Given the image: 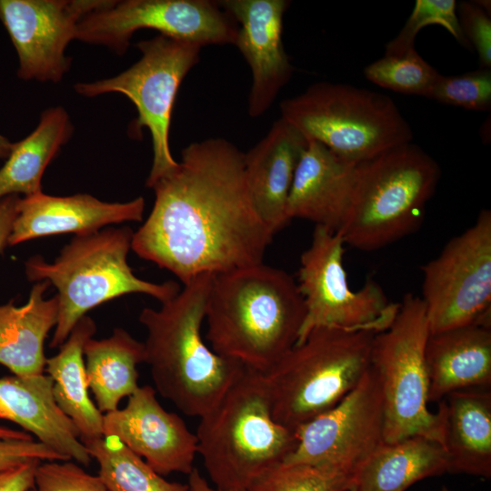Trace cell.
<instances>
[{
	"label": "cell",
	"instance_id": "6da1fadb",
	"mask_svg": "<svg viewBox=\"0 0 491 491\" xmlns=\"http://www.w3.org/2000/svg\"><path fill=\"white\" fill-rule=\"evenodd\" d=\"M149 188L155 203L131 249L184 285L263 263L274 235L256 212L244 153L224 138L193 142L175 168Z\"/></svg>",
	"mask_w": 491,
	"mask_h": 491
},
{
	"label": "cell",
	"instance_id": "f1b7e54d",
	"mask_svg": "<svg viewBox=\"0 0 491 491\" xmlns=\"http://www.w3.org/2000/svg\"><path fill=\"white\" fill-rule=\"evenodd\" d=\"M98 476L108 491H190L188 485L170 482L115 436L82 439Z\"/></svg>",
	"mask_w": 491,
	"mask_h": 491
},
{
	"label": "cell",
	"instance_id": "ba28073f",
	"mask_svg": "<svg viewBox=\"0 0 491 491\" xmlns=\"http://www.w3.org/2000/svg\"><path fill=\"white\" fill-rule=\"evenodd\" d=\"M280 112L308 140L353 165L413 139L408 122L389 96L346 84H313L283 100Z\"/></svg>",
	"mask_w": 491,
	"mask_h": 491
},
{
	"label": "cell",
	"instance_id": "ab89813d",
	"mask_svg": "<svg viewBox=\"0 0 491 491\" xmlns=\"http://www.w3.org/2000/svg\"><path fill=\"white\" fill-rule=\"evenodd\" d=\"M0 439L33 440V436L23 431L0 426Z\"/></svg>",
	"mask_w": 491,
	"mask_h": 491
},
{
	"label": "cell",
	"instance_id": "9a60e30c",
	"mask_svg": "<svg viewBox=\"0 0 491 491\" xmlns=\"http://www.w3.org/2000/svg\"><path fill=\"white\" fill-rule=\"evenodd\" d=\"M101 0H0V21L18 58L23 80L59 83L69 71L65 49L79 20Z\"/></svg>",
	"mask_w": 491,
	"mask_h": 491
},
{
	"label": "cell",
	"instance_id": "e0dca14e",
	"mask_svg": "<svg viewBox=\"0 0 491 491\" xmlns=\"http://www.w3.org/2000/svg\"><path fill=\"white\" fill-rule=\"evenodd\" d=\"M218 3L238 25L234 45L252 73L248 114L251 117L261 116L271 107L294 72L282 38L284 14L290 2L222 0Z\"/></svg>",
	"mask_w": 491,
	"mask_h": 491
},
{
	"label": "cell",
	"instance_id": "4fadbf2b",
	"mask_svg": "<svg viewBox=\"0 0 491 491\" xmlns=\"http://www.w3.org/2000/svg\"><path fill=\"white\" fill-rule=\"evenodd\" d=\"M140 29L203 47L234 45L238 25L218 1L101 0L79 20L75 40L104 45L122 55Z\"/></svg>",
	"mask_w": 491,
	"mask_h": 491
},
{
	"label": "cell",
	"instance_id": "44dd1931",
	"mask_svg": "<svg viewBox=\"0 0 491 491\" xmlns=\"http://www.w3.org/2000/svg\"><path fill=\"white\" fill-rule=\"evenodd\" d=\"M48 375L0 377V419L9 420L65 457L88 466L92 457L72 420L58 407Z\"/></svg>",
	"mask_w": 491,
	"mask_h": 491
},
{
	"label": "cell",
	"instance_id": "603a6c76",
	"mask_svg": "<svg viewBox=\"0 0 491 491\" xmlns=\"http://www.w3.org/2000/svg\"><path fill=\"white\" fill-rule=\"evenodd\" d=\"M448 472L490 478L491 391L472 388L450 393L438 402Z\"/></svg>",
	"mask_w": 491,
	"mask_h": 491
},
{
	"label": "cell",
	"instance_id": "9c48e42d",
	"mask_svg": "<svg viewBox=\"0 0 491 491\" xmlns=\"http://www.w3.org/2000/svg\"><path fill=\"white\" fill-rule=\"evenodd\" d=\"M430 335L424 302L406 294L390 323L376 334L370 366L381 383L385 442L421 436L443 445V416L427 408L425 349Z\"/></svg>",
	"mask_w": 491,
	"mask_h": 491
},
{
	"label": "cell",
	"instance_id": "83f0119b",
	"mask_svg": "<svg viewBox=\"0 0 491 491\" xmlns=\"http://www.w3.org/2000/svg\"><path fill=\"white\" fill-rule=\"evenodd\" d=\"M88 387L102 413L118 408L138 387L137 366L145 363L144 342L123 328L104 339L90 338L84 347Z\"/></svg>",
	"mask_w": 491,
	"mask_h": 491
},
{
	"label": "cell",
	"instance_id": "d6a6232c",
	"mask_svg": "<svg viewBox=\"0 0 491 491\" xmlns=\"http://www.w3.org/2000/svg\"><path fill=\"white\" fill-rule=\"evenodd\" d=\"M426 97L465 109L490 111L491 69L459 75H439Z\"/></svg>",
	"mask_w": 491,
	"mask_h": 491
},
{
	"label": "cell",
	"instance_id": "3957f363",
	"mask_svg": "<svg viewBox=\"0 0 491 491\" xmlns=\"http://www.w3.org/2000/svg\"><path fill=\"white\" fill-rule=\"evenodd\" d=\"M212 277H195L159 309L145 307L138 317L156 391L188 416L208 412L246 368L215 353L202 337Z\"/></svg>",
	"mask_w": 491,
	"mask_h": 491
},
{
	"label": "cell",
	"instance_id": "8fae6325",
	"mask_svg": "<svg viewBox=\"0 0 491 491\" xmlns=\"http://www.w3.org/2000/svg\"><path fill=\"white\" fill-rule=\"evenodd\" d=\"M345 243L337 233L316 225L310 246L302 253L297 286L306 316L296 345L315 328L373 329L392 322L398 304H391L373 280L353 290L344 266Z\"/></svg>",
	"mask_w": 491,
	"mask_h": 491
},
{
	"label": "cell",
	"instance_id": "d6986e66",
	"mask_svg": "<svg viewBox=\"0 0 491 491\" xmlns=\"http://www.w3.org/2000/svg\"><path fill=\"white\" fill-rule=\"evenodd\" d=\"M309 140L283 118L244 154V172L253 205L275 235L291 220L287 202L297 165Z\"/></svg>",
	"mask_w": 491,
	"mask_h": 491
},
{
	"label": "cell",
	"instance_id": "2e32d148",
	"mask_svg": "<svg viewBox=\"0 0 491 491\" xmlns=\"http://www.w3.org/2000/svg\"><path fill=\"white\" fill-rule=\"evenodd\" d=\"M103 435L118 438L161 476L189 475L197 438L175 413L168 412L150 386H139L126 406L104 415Z\"/></svg>",
	"mask_w": 491,
	"mask_h": 491
},
{
	"label": "cell",
	"instance_id": "836d02e7",
	"mask_svg": "<svg viewBox=\"0 0 491 491\" xmlns=\"http://www.w3.org/2000/svg\"><path fill=\"white\" fill-rule=\"evenodd\" d=\"M35 491H108L101 477L67 461L39 463L35 473Z\"/></svg>",
	"mask_w": 491,
	"mask_h": 491
},
{
	"label": "cell",
	"instance_id": "52a82bcc",
	"mask_svg": "<svg viewBox=\"0 0 491 491\" xmlns=\"http://www.w3.org/2000/svg\"><path fill=\"white\" fill-rule=\"evenodd\" d=\"M438 164L412 143L356 166L346 219L337 233L345 245L373 251L416 230L439 178Z\"/></svg>",
	"mask_w": 491,
	"mask_h": 491
},
{
	"label": "cell",
	"instance_id": "cb8c5ba5",
	"mask_svg": "<svg viewBox=\"0 0 491 491\" xmlns=\"http://www.w3.org/2000/svg\"><path fill=\"white\" fill-rule=\"evenodd\" d=\"M50 285L48 281L36 282L22 306L12 302L0 306V364L15 376L44 374V344L56 325L59 306L57 295L44 298Z\"/></svg>",
	"mask_w": 491,
	"mask_h": 491
},
{
	"label": "cell",
	"instance_id": "1f68e13d",
	"mask_svg": "<svg viewBox=\"0 0 491 491\" xmlns=\"http://www.w3.org/2000/svg\"><path fill=\"white\" fill-rule=\"evenodd\" d=\"M455 0H416L399 34L386 46L385 55H400L415 48L418 32L428 25H439L466 48L471 47L458 21Z\"/></svg>",
	"mask_w": 491,
	"mask_h": 491
},
{
	"label": "cell",
	"instance_id": "e575fe53",
	"mask_svg": "<svg viewBox=\"0 0 491 491\" xmlns=\"http://www.w3.org/2000/svg\"><path fill=\"white\" fill-rule=\"evenodd\" d=\"M489 1L462 2L456 6L461 30L477 53L481 68H491V19Z\"/></svg>",
	"mask_w": 491,
	"mask_h": 491
},
{
	"label": "cell",
	"instance_id": "4dcf8cb0",
	"mask_svg": "<svg viewBox=\"0 0 491 491\" xmlns=\"http://www.w3.org/2000/svg\"><path fill=\"white\" fill-rule=\"evenodd\" d=\"M364 74L383 88L425 97L440 75L415 48L400 55H384L366 66Z\"/></svg>",
	"mask_w": 491,
	"mask_h": 491
},
{
	"label": "cell",
	"instance_id": "4316f807",
	"mask_svg": "<svg viewBox=\"0 0 491 491\" xmlns=\"http://www.w3.org/2000/svg\"><path fill=\"white\" fill-rule=\"evenodd\" d=\"M74 125L62 106L42 112L33 132L14 143L12 151L0 168V199L23 194L29 196L42 192V177L50 162L71 138Z\"/></svg>",
	"mask_w": 491,
	"mask_h": 491
},
{
	"label": "cell",
	"instance_id": "277c9868",
	"mask_svg": "<svg viewBox=\"0 0 491 491\" xmlns=\"http://www.w3.org/2000/svg\"><path fill=\"white\" fill-rule=\"evenodd\" d=\"M199 418L197 454L217 489L246 490L297 444L295 431L272 416L265 375L246 367Z\"/></svg>",
	"mask_w": 491,
	"mask_h": 491
},
{
	"label": "cell",
	"instance_id": "484cf974",
	"mask_svg": "<svg viewBox=\"0 0 491 491\" xmlns=\"http://www.w3.org/2000/svg\"><path fill=\"white\" fill-rule=\"evenodd\" d=\"M447 472L444 448L414 436L380 446L356 472L350 491H406L420 480Z\"/></svg>",
	"mask_w": 491,
	"mask_h": 491
},
{
	"label": "cell",
	"instance_id": "d4e9b609",
	"mask_svg": "<svg viewBox=\"0 0 491 491\" xmlns=\"http://www.w3.org/2000/svg\"><path fill=\"white\" fill-rule=\"evenodd\" d=\"M95 331V321L83 316L59 346V352L46 358L45 367L53 382L55 403L78 429L80 440L104 436V415L88 395L84 361L85 345Z\"/></svg>",
	"mask_w": 491,
	"mask_h": 491
},
{
	"label": "cell",
	"instance_id": "f35d334b",
	"mask_svg": "<svg viewBox=\"0 0 491 491\" xmlns=\"http://www.w3.org/2000/svg\"><path fill=\"white\" fill-rule=\"evenodd\" d=\"M187 485L190 488V491H246L244 489L221 490L215 487H212L211 486H209L206 479L200 474L199 470L196 467H194L188 475Z\"/></svg>",
	"mask_w": 491,
	"mask_h": 491
},
{
	"label": "cell",
	"instance_id": "8992f818",
	"mask_svg": "<svg viewBox=\"0 0 491 491\" xmlns=\"http://www.w3.org/2000/svg\"><path fill=\"white\" fill-rule=\"evenodd\" d=\"M376 333L313 329L264 374L275 421L295 431L342 401L368 370Z\"/></svg>",
	"mask_w": 491,
	"mask_h": 491
},
{
	"label": "cell",
	"instance_id": "8d00e7d4",
	"mask_svg": "<svg viewBox=\"0 0 491 491\" xmlns=\"http://www.w3.org/2000/svg\"><path fill=\"white\" fill-rule=\"evenodd\" d=\"M40 460H31L0 470V491H29L35 487V473Z\"/></svg>",
	"mask_w": 491,
	"mask_h": 491
},
{
	"label": "cell",
	"instance_id": "60d3db41",
	"mask_svg": "<svg viewBox=\"0 0 491 491\" xmlns=\"http://www.w3.org/2000/svg\"><path fill=\"white\" fill-rule=\"evenodd\" d=\"M14 143L9 141L5 135L0 133V159L7 158L10 155Z\"/></svg>",
	"mask_w": 491,
	"mask_h": 491
},
{
	"label": "cell",
	"instance_id": "7a4b0ae2",
	"mask_svg": "<svg viewBox=\"0 0 491 491\" xmlns=\"http://www.w3.org/2000/svg\"><path fill=\"white\" fill-rule=\"evenodd\" d=\"M305 316L295 279L261 263L213 275L205 337L217 355L266 374L296 346Z\"/></svg>",
	"mask_w": 491,
	"mask_h": 491
},
{
	"label": "cell",
	"instance_id": "f546056e",
	"mask_svg": "<svg viewBox=\"0 0 491 491\" xmlns=\"http://www.w3.org/2000/svg\"><path fill=\"white\" fill-rule=\"evenodd\" d=\"M353 476L304 463L282 461L260 474L246 491H350Z\"/></svg>",
	"mask_w": 491,
	"mask_h": 491
},
{
	"label": "cell",
	"instance_id": "ffe728a7",
	"mask_svg": "<svg viewBox=\"0 0 491 491\" xmlns=\"http://www.w3.org/2000/svg\"><path fill=\"white\" fill-rule=\"evenodd\" d=\"M356 166L342 160L321 143L309 140L291 185L289 219H306L338 233L350 207Z\"/></svg>",
	"mask_w": 491,
	"mask_h": 491
},
{
	"label": "cell",
	"instance_id": "30bf717a",
	"mask_svg": "<svg viewBox=\"0 0 491 491\" xmlns=\"http://www.w3.org/2000/svg\"><path fill=\"white\" fill-rule=\"evenodd\" d=\"M140 59L117 75L90 83H76L75 91L85 97L119 93L135 105L138 116L135 130L147 128L153 162L146 186L175 168L169 146V129L176 94L182 81L199 60L198 45L158 35L136 44Z\"/></svg>",
	"mask_w": 491,
	"mask_h": 491
},
{
	"label": "cell",
	"instance_id": "ac0fdd59",
	"mask_svg": "<svg viewBox=\"0 0 491 491\" xmlns=\"http://www.w3.org/2000/svg\"><path fill=\"white\" fill-rule=\"evenodd\" d=\"M145 205L142 196L109 203L88 194L53 196L39 192L20 198L8 245L56 234L88 235L107 225L138 222L143 218Z\"/></svg>",
	"mask_w": 491,
	"mask_h": 491
},
{
	"label": "cell",
	"instance_id": "b9f144b4",
	"mask_svg": "<svg viewBox=\"0 0 491 491\" xmlns=\"http://www.w3.org/2000/svg\"><path fill=\"white\" fill-rule=\"evenodd\" d=\"M441 491H450L446 486H443Z\"/></svg>",
	"mask_w": 491,
	"mask_h": 491
},
{
	"label": "cell",
	"instance_id": "74e56055",
	"mask_svg": "<svg viewBox=\"0 0 491 491\" xmlns=\"http://www.w3.org/2000/svg\"><path fill=\"white\" fill-rule=\"evenodd\" d=\"M20 198L17 195H11L0 199V253L8 245Z\"/></svg>",
	"mask_w": 491,
	"mask_h": 491
},
{
	"label": "cell",
	"instance_id": "7c38bea8",
	"mask_svg": "<svg viewBox=\"0 0 491 491\" xmlns=\"http://www.w3.org/2000/svg\"><path fill=\"white\" fill-rule=\"evenodd\" d=\"M422 296L430 334L491 325V212L450 239L422 266Z\"/></svg>",
	"mask_w": 491,
	"mask_h": 491
},
{
	"label": "cell",
	"instance_id": "5b68a950",
	"mask_svg": "<svg viewBox=\"0 0 491 491\" xmlns=\"http://www.w3.org/2000/svg\"><path fill=\"white\" fill-rule=\"evenodd\" d=\"M134 232L129 226L76 235L53 263L41 256L25 264L31 282L48 281L57 291L58 316L50 341L59 347L92 308L126 294L150 296L162 304L181 290L175 281L156 284L137 277L127 263Z\"/></svg>",
	"mask_w": 491,
	"mask_h": 491
},
{
	"label": "cell",
	"instance_id": "7402d4cb",
	"mask_svg": "<svg viewBox=\"0 0 491 491\" xmlns=\"http://www.w3.org/2000/svg\"><path fill=\"white\" fill-rule=\"evenodd\" d=\"M425 363L428 403H438L458 390L490 388L491 325L473 324L430 334Z\"/></svg>",
	"mask_w": 491,
	"mask_h": 491
},
{
	"label": "cell",
	"instance_id": "d590c367",
	"mask_svg": "<svg viewBox=\"0 0 491 491\" xmlns=\"http://www.w3.org/2000/svg\"><path fill=\"white\" fill-rule=\"evenodd\" d=\"M31 460L67 461L39 441L0 439V470Z\"/></svg>",
	"mask_w": 491,
	"mask_h": 491
},
{
	"label": "cell",
	"instance_id": "7bdbcfd3",
	"mask_svg": "<svg viewBox=\"0 0 491 491\" xmlns=\"http://www.w3.org/2000/svg\"><path fill=\"white\" fill-rule=\"evenodd\" d=\"M29 491H35V488H32V489H31V490H29Z\"/></svg>",
	"mask_w": 491,
	"mask_h": 491
},
{
	"label": "cell",
	"instance_id": "5bb4252c",
	"mask_svg": "<svg viewBox=\"0 0 491 491\" xmlns=\"http://www.w3.org/2000/svg\"><path fill=\"white\" fill-rule=\"evenodd\" d=\"M297 444L284 460L354 477L385 442L381 383L371 366L336 406L295 430Z\"/></svg>",
	"mask_w": 491,
	"mask_h": 491
}]
</instances>
